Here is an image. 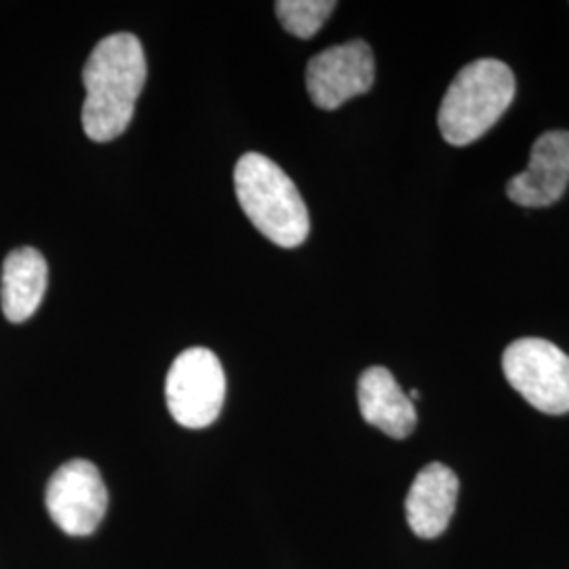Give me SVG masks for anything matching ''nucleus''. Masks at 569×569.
<instances>
[{"instance_id":"obj_8","label":"nucleus","mask_w":569,"mask_h":569,"mask_svg":"<svg viewBox=\"0 0 569 569\" xmlns=\"http://www.w3.org/2000/svg\"><path fill=\"white\" fill-rule=\"evenodd\" d=\"M569 186V131L542 133L529 154L528 169L507 183L512 203L540 209L557 203Z\"/></svg>"},{"instance_id":"obj_10","label":"nucleus","mask_w":569,"mask_h":569,"mask_svg":"<svg viewBox=\"0 0 569 569\" xmlns=\"http://www.w3.org/2000/svg\"><path fill=\"white\" fill-rule=\"evenodd\" d=\"M359 409L367 425L406 439L418 425L416 407L387 367H369L359 378Z\"/></svg>"},{"instance_id":"obj_6","label":"nucleus","mask_w":569,"mask_h":569,"mask_svg":"<svg viewBox=\"0 0 569 569\" xmlns=\"http://www.w3.org/2000/svg\"><path fill=\"white\" fill-rule=\"evenodd\" d=\"M44 507L63 533L91 536L108 509V489L98 467L81 458L61 465L44 489Z\"/></svg>"},{"instance_id":"obj_2","label":"nucleus","mask_w":569,"mask_h":569,"mask_svg":"<svg viewBox=\"0 0 569 569\" xmlns=\"http://www.w3.org/2000/svg\"><path fill=\"white\" fill-rule=\"evenodd\" d=\"M234 192L249 222L284 249L308 239V207L291 178L264 154L247 152L234 167Z\"/></svg>"},{"instance_id":"obj_7","label":"nucleus","mask_w":569,"mask_h":569,"mask_svg":"<svg viewBox=\"0 0 569 569\" xmlns=\"http://www.w3.org/2000/svg\"><path fill=\"white\" fill-rule=\"evenodd\" d=\"M376 79L373 51L366 41H348L317 53L306 68V89L321 110H338L363 96Z\"/></svg>"},{"instance_id":"obj_11","label":"nucleus","mask_w":569,"mask_h":569,"mask_svg":"<svg viewBox=\"0 0 569 569\" xmlns=\"http://www.w3.org/2000/svg\"><path fill=\"white\" fill-rule=\"evenodd\" d=\"M49 268L41 251L18 247L2 262L0 302L7 321L23 323L39 310L47 291Z\"/></svg>"},{"instance_id":"obj_4","label":"nucleus","mask_w":569,"mask_h":569,"mask_svg":"<svg viewBox=\"0 0 569 569\" xmlns=\"http://www.w3.org/2000/svg\"><path fill=\"white\" fill-rule=\"evenodd\" d=\"M164 399L171 418L183 428L211 427L226 399V373L209 348H188L167 373Z\"/></svg>"},{"instance_id":"obj_3","label":"nucleus","mask_w":569,"mask_h":569,"mask_svg":"<svg viewBox=\"0 0 569 569\" xmlns=\"http://www.w3.org/2000/svg\"><path fill=\"white\" fill-rule=\"evenodd\" d=\"M517 82L505 61L477 60L465 66L449 84L439 110V129L451 146L483 138L515 100Z\"/></svg>"},{"instance_id":"obj_1","label":"nucleus","mask_w":569,"mask_h":569,"mask_svg":"<svg viewBox=\"0 0 569 569\" xmlns=\"http://www.w3.org/2000/svg\"><path fill=\"white\" fill-rule=\"evenodd\" d=\"M146 56L138 37L119 32L98 42L82 70L87 89L82 129L89 140L112 142L127 131L146 84Z\"/></svg>"},{"instance_id":"obj_9","label":"nucleus","mask_w":569,"mask_h":569,"mask_svg":"<svg viewBox=\"0 0 569 569\" xmlns=\"http://www.w3.org/2000/svg\"><path fill=\"white\" fill-rule=\"evenodd\" d=\"M460 481L451 468L432 462L418 472L406 498L407 523L420 538H437L448 529L458 502Z\"/></svg>"},{"instance_id":"obj_5","label":"nucleus","mask_w":569,"mask_h":569,"mask_svg":"<svg viewBox=\"0 0 569 569\" xmlns=\"http://www.w3.org/2000/svg\"><path fill=\"white\" fill-rule=\"evenodd\" d=\"M502 369L529 406L549 416L569 411V357L549 340L523 338L502 355Z\"/></svg>"},{"instance_id":"obj_12","label":"nucleus","mask_w":569,"mask_h":569,"mask_svg":"<svg viewBox=\"0 0 569 569\" xmlns=\"http://www.w3.org/2000/svg\"><path fill=\"white\" fill-rule=\"evenodd\" d=\"M336 7L333 0H281L274 11L289 34L308 41L323 28Z\"/></svg>"}]
</instances>
